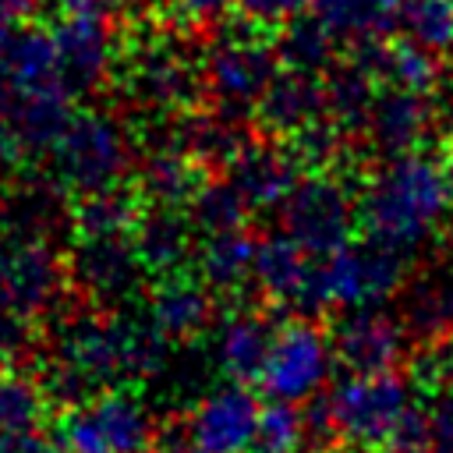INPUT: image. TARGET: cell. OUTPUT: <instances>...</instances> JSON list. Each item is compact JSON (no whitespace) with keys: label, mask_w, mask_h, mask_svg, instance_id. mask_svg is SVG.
<instances>
[{"label":"cell","mask_w":453,"mask_h":453,"mask_svg":"<svg viewBox=\"0 0 453 453\" xmlns=\"http://www.w3.org/2000/svg\"><path fill=\"white\" fill-rule=\"evenodd\" d=\"M209 329H212V340H209L212 365L234 382L258 379L269 340H273V322L255 308H234L223 319H212Z\"/></svg>","instance_id":"21"},{"label":"cell","mask_w":453,"mask_h":453,"mask_svg":"<svg viewBox=\"0 0 453 453\" xmlns=\"http://www.w3.org/2000/svg\"><path fill=\"white\" fill-rule=\"evenodd\" d=\"M156 421L142 396L131 389H99L78 403H67L57 442L64 453H142L152 442Z\"/></svg>","instance_id":"8"},{"label":"cell","mask_w":453,"mask_h":453,"mask_svg":"<svg viewBox=\"0 0 453 453\" xmlns=\"http://www.w3.org/2000/svg\"><path fill=\"white\" fill-rule=\"evenodd\" d=\"M425 418H428L432 453H453V386L432 393V403L425 407Z\"/></svg>","instance_id":"42"},{"label":"cell","mask_w":453,"mask_h":453,"mask_svg":"<svg viewBox=\"0 0 453 453\" xmlns=\"http://www.w3.org/2000/svg\"><path fill=\"white\" fill-rule=\"evenodd\" d=\"M280 212L283 234L294 237L315 258L347 244L357 223V202L350 198L347 184L329 170H304Z\"/></svg>","instance_id":"11"},{"label":"cell","mask_w":453,"mask_h":453,"mask_svg":"<svg viewBox=\"0 0 453 453\" xmlns=\"http://www.w3.org/2000/svg\"><path fill=\"white\" fill-rule=\"evenodd\" d=\"M435 127V106L432 96L425 92H411V88H396V85H382L372 96L368 117L361 134L368 138V145L382 156H400V152H414L425 145V138Z\"/></svg>","instance_id":"17"},{"label":"cell","mask_w":453,"mask_h":453,"mask_svg":"<svg viewBox=\"0 0 453 453\" xmlns=\"http://www.w3.org/2000/svg\"><path fill=\"white\" fill-rule=\"evenodd\" d=\"M198 71H202V92L209 96V103L223 113L244 117L251 113L269 78L280 71L273 35L258 25H241L219 35L205 50V57L198 60Z\"/></svg>","instance_id":"7"},{"label":"cell","mask_w":453,"mask_h":453,"mask_svg":"<svg viewBox=\"0 0 453 453\" xmlns=\"http://www.w3.org/2000/svg\"><path fill=\"white\" fill-rule=\"evenodd\" d=\"M50 180L64 195H92L120 188L134 166V149L124 124L103 110H78L50 145Z\"/></svg>","instance_id":"3"},{"label":"cell","mask_w":453,"mask_h":453,"mask_svg":"<svg viewBox=\"0 0 453 453\" xmlns=\"http://www.w3.org/2000/svg\"><path fill=\"white\" fill-rule=\"evenodd\" d=\"M142 453H198L191 442H163V446H145Z\"/></svg>","instance_id":"47"},{"label":"cell","mask_w":453,"mask_h":453,"mask_svg":"<svg viewBox=\"0 0 453 453\" xmlns=\"http://www.w3.org/2000/svg\"><path fill=\"white\" fill-rule=\"evenodd\" d=\"M64 269L67 280L96 304H124L142 280L131 234H78Z\"/></svg>","instance_id":"13"},{"label":"cell","mask_w":453,"mask_h":453,"mask_svg":"<svg viewBox=\"0 0 453 453\" xmlns=\"http://www.w3.org/2000/svg\"><path fill=\"white\" fill-rule=\"evenodd\" d=\"M188 212H191V223L205 234V230L241 226L248 216V205L241 202L230 180H202V188L188 202Z\"/></svg>","instance_id":"36"},{"label":"cell","mask_w":453,"mask_h":453,"mask_svg":"<svg viewBox=\"0 0 453 453\" xmlns=\"http://www.w3.org/2000/svg\"><path fill=\"white\" fill-rule=\"evenodd\" d=\"M64 191L53 180H14L0 191V234L50 237L64 216Z\"/></svg>","instance_id":"29"},{"label":"cell","mask_w":453,"mask_h":453,"mask_svg":"<svg viewBox=\"0 0 453 453\" xmlns=\"http://www.w3.org/2000/svg\"><path fill=\"white\" fill-rule=\"evenodd\" d=\"M202 180L205 166H198L184 149L163 145L149 152L138 166V198L159 209H188Z\"/></svg>","instance_id":"26"},{"label":"cell","mask_w":453,"mask_h":453,"mask_svg":"<svg viewBox=\"0 0 453 453\" xmlns=\"http://www.w3.org/2000/svg\"><path fill=\"white\" fill-rule=\"evenodd\" d=\"M311 14L336 42H372L396 25V0H311Z\"/></svg>","instance_id":"30"},{"label":"cell","mask_w":453,"mask_h":453,"mask_svg":"<svg viewBox=\"0 0 453 453\" xmlns=\"http://www.w3.org/2000/svg\"><path fill=\"white\" fill-rule=\"evenodd\" d=\"M42 0H0V21H21L28 18Z\"/></svg>","instance_id":"45"},{"label":"cell","mask_w":453,"mask_h":453,"mask_svg":"<svg viewBox=\"0 0 453 453\" xmlns=\"http://www.w3.org/2000/svg\"><path fill=\"white\" fill-rule=\"evenodd\" d=\"M131 248L149 276L184 273L195 251V223L184 216V209L149 205V212H138L131 226Z\"/></svg>","instance_id":"22"},{"label":"cell","mask_w":453,"mask_h":453,"mask_svg":"<svg viewBox=\"0 0 453 453\" xmlns=\"http://www.w3.org/2000/svg\"><path fill=\"white\" fill-rule=\"evenodd\" d=\"M411 382L428 396L453 386V333L421 336L418 350L411 354Z\"/></svg>","instance_id":"39"},{"label":"cell","mask_w":453,"mask_h":453,"mask_svg":"<svg viewBox=\"0 0 453 453\" xmlns=\"http://www.w3.org/2000/svg\"><path fill=\"white\" fill-rule=\"evenodd\" d=\"M357 219L368 241L414 255L453 219V166L432 152H400L365 180Z\"/></svg>","instance_id":"1"},{"label":"cell","mask_w":453,"mask_h":453,"mask_svg":"<svg viewBox=\"0 0 453 453\" xmlns=\"http://www.w3.org/2000/svg\"><path fill=\"white\" fill-rule=\"evenodd\" d=\"M396 25L403 39L432 50H453V0H396Z\"/></svg>","instance_id":"34"},{"label":"cell","mask_w":453,"mask_h":453,"mask_svg":"<svg viewBox=\"0 0 453 453\" xmlns=\"http://www.w3.org/2000/svg\"><path fill=\"white\" fill-rule=\"evenodd\" d=\"M276 46V60L290 71H308V74H326L336 64V39L329 35V28L311 14H297L287 25L276 28L273 35Z\"/></svg>","instance_id":"32"},{"label":"cell","mask_w":453,"mask_h":453,"mask_svg":"<svg viewBox=\"0 0 453 453\" xmlns=\"http://www.w3.org/2000/svg\"><path fill=\"white\" fill-rule=\"evenodd\" d=\"M46 414V393L25 375H11L0 368V432L35 428Z\"/></svg>","instance_id":"37"},{"label":"cell","mask_w":453,"mask_h":453,"mask_svg":"<svg viewBox=\"0 0 453 453\" xmlns=\"http://www.w3.org/2000/svg\"><path fill=\"white\" fill-rule=\"evenodd\" d=\"M244 142L248 134L241 127V117L209 106V110H184L170 145L184 149L198 166L212 170V166H226Z\"/></svg>","instance_id":"27"},{"label":"cell","mask_w":453,"mask_h":453,"mask_svg":"<svg viewBox=\"0 0 453 453\" xmlns=\"http://www.w3.org/2000/svg\"><path fill=\"white\" fill-rule=\"evenodd\" d=\"M50 35L67 96H92L106 85L117 64V42L103 11H96L88 0H57Z\"/></svg>","instance_id":"10"},{"label":"cell","mask_w":453,"mask_h":453,"mask_svg":"<svg viewBox=\"0 0 453 453\" xmlns=\"http://www.w3.org/2000/svg\"><path fill=\"white\" fill-rule=\"evenodd\" d=\"M407 283V255L379 244H340L329 255L315 258L311 269V311L322 308H365V304H386L396 297Z\"/></svg>","instance_id":"5"},{"label":"cell","mask_w":453,"mask_h":453,"mask_svg":"<svg viewBox=\"0 0 453 453\" xmlns=\"http://www.w3.org/2000/svg\"><path fill=\"white\" fill-rule=\"evenodd\" d=\"M96 11H103L106 18H124V14H131L142 0H88Z\"/></svg>","instance_id":"46"},{"label":"cell","mask_w":453,"mask_h":453,"mask_svg":"<svg viewBox=\"0 0 453 453\" xmlns=\"http://www.w3.org/2000/svg\"><path fill=\"white\" fill-rule=\"evenodd\" d=\"M251 113L269 138L283 142V138L297 134L301 127L326 117V81H322V74L283 67L269 78V85L255 99Z\"/></svg>","instance_id":"18"},{"label":"cell","mask_w":453,"mask_h":453,"mask_svg":"<svg viewBox=\"0 0 453 453\" xmlns=\"http://www.w3.org/2000/svg\"><path fill=\"white\" fill-rule=\"evenodd\" d=\"M113 71L120 78L124 99L156 117L191 110L202 92L198 60L191 57L188 42L173 32L138 35L134 42L117 50Z\"/></svg>","instance_id":"4"},{"label":"cell","mask_w":453,"mask_h":453,"mask_svg":"<svg viewBox=\"0 0 453 453\" xmlns=\"http://www.w3.org/2000/svg\"><path fill=\"white\" fill-rule=\"evenodd\" d=\"M311 269H315V255H308L287 234H273L255 244L251 283L262 290L265 301L280 308L311 311Z\"/></svg>","instance_id":"19"},{"label":"cell","mask_w":453,"mask_h":453,"mask_svg":"<svg viewBox=\"0 0 453 453\" xmlns=\"http://www.w3.org/2000/svg\"><path fill=\"white\" fill-rule=\"evenodd\" d=\"M311 0H237V11L248 18V25H258L265 32L287 25L290 18L304 14Z\"/></svg>","instance_id":"41"},{"label":"cell","mask_w":453,"mask_h":453,"mask_svg":"<svg viewBox=\"0 0 453 453\" xmlns=\"http://www.w3.org/2000/svg\"><path fill=\"white\" fill-rule=\"evenodd\" d=\"M354 60L379 85H396V88H411V92L432 96L439 88V81H442L439 53H432V50L411 42V39L389 42L382 35V39H372V42H357L354 46Z\"/></svg>","instance_id":"23"},{"label":"cell","mask_w":453,"mask_h":453,"mask_svg":"<svg viewBox=\"0 0 453 453\" xmlns=\"http://www.w3.org/2000/svg\"><path fill=\"white\" fill-rule=\"evenodd\" d=\"M322 81H326V117H329L347 138H350V134H361L379 81H375L354 57L333 64Z\"/></svg>","instance_id":"31"},{"label":"cell","mask_w":453,"mask_h":453,"mask_svg":"<svg viewBox=\"0 0 453 453\" xmlns=\"http://www.w3.org/2000/svg\"><path fill=\"white\" fill-rule=\"evenodd\" d=\"M283 142H287V149L294 152V159L301 163V170H329V166H336V159L343 156L347 134H343L329 117H322V120L301 127L297 134H290V138H283Z\"/></svg>","instance_id":"38"},{"label":"cell","mask_w":453,"mask_h":453,"mask_svg":"<svg viewBox=\"0 0 453 453\" xmlns=\"http://www.w3.org/2000/svg\"><path fill=\"white\" fill-rule=\"evenodd\" d=\"M403 326L407 333L435 336L453 333V255L439 258L418 280L403 283Z\"/></svg>","instance_id":"28"},{"label":"cell","mask_w":453,"mask_h":453,"mask_svg":"<svg viewBox=\"0 0 453 453\" xmlns=\"http://www.w3.org/2000/svg\"><path fill=\"white\" fill-rule=\"evenodd\" d=\"M407 326L382 304L347 308L333 333V357L347 372H393L407 357Z\"/></svg>","instance_id":"14"},{"label":"cell","mask_w":453,"mask_h":453,"mask_svg":"<svg viewBox=\"0 0 453 453\" xmlns=\"http://www.w3.org/2000/svg\"><path fill=\"white\" fill-rule=\"evenodd\" d=\"M0 88L7 92H50L64 88L60 85V67H57V50L53 35L35 25H18L11 28L7 57L0 67Z\"/></svg>","instance_id":"25"},{"label":"cell","mask_w":453,"mask_h":453,"mask_svg":"<svg viewBox=\"0 0 453 453\" xmlns=\"http://www.w3.org/2000/svg\"><path fill=\"white\" fill-rule=\"evenodd\" d=\"M170 7L184 25H216L237 7V0H170Z\"/></svg>","instance_id":"43"},{"label":"cell","mask_w":453,"mask_h":453,"mask_svg":"<svg viewBox=\"0 0 453 453\" xmlns=\"http://www.w3.org/2000/svg\"><path fill=\"white\" fill-rule=\"evenodd\" d=\"M226 180L248 205V212H273L287 202L297 177L304 173L287 142L276 138H248L234 159L223 166Z\"/></svg>","instance_id":"16"},{"label":"cell","mask_w":453,"mask_h":453,"mask_svg":"<svg viewBox=\"0 0 453 453\" xmlns=\"http://www.w3.org/2000/svg\"><path fill=\"white\" fill-rule=\"evenodd\" d=\"M145 319L170 343L195 340L216 319L212 315V290L198 276H184V273L156 276V287L149 290V301H145Z\"/></svg>","instance_id":"20"},{"label":"cell","mask_w":453,"mask_h":453,"mask_svg":"<svg viewBox=\"0 0 453 453\" xmlns=\"http://www.w3.org/2000/svg\"><path fill=\"white\" fill-rule=\"evenodd\" d=\"M329 439L375 453L400 414L411 407V386L393 372H347L326 400H319Z\"/></svg>","instance_id":"6"},{"label":"cell","mask_w":453,"mask_h":453,"mask_svg":"<svg viewBox=\"0 0 453 453\" xmlns=\"http://www.w3.org/2000/svg\"><path fill=\"white\" fill-rule=\"evenodd\" d=\"M304 439H308V421L297 411V403L273 400L269 407L258 411L251 453H297Z\"/></svg>","instance_id":"35"},{"label":"cell","mask_w":453,"mask_h":453,"mask_svg":"<svg viewBox=\"0 0 453 453\" xmlns=\"http://www.w3.org/2000/svg\"><path fill=\"white\" fill-rule=\"evenodd\" d=\"M64 283V258L50 248L46 237L0 234V311L32 322L57 308Z\"/></svg>","instance_id":"12"},{"label":"cell","mask_w":453,"mask_h":453,"mask_svg":"<svg viewBox=\"0 0 453 453\" xmlns=\"http://www.w3.org/2000/svg\"><path fill=\"white\" fill-rule=\"evenodd\" d=\"M297 453H301V449H297Z\"/></svg>","instance_id":"48"},{"label":"cell","mask_w":453,"mask_h":453,"mask_svg":"<svg viewBox=\"0 0 453 453\" xmlns=\"http://www.w3.org/2000/svg\"><path fill=\"white\" fill-rule=\"evenodd\" d=\"M336 368L329 333L311 319H290L273 326V340L258 372V382L273 400L308 403L315 400Z\"/></svg>","instance_id":"9"},{"label":"cell","mask_w":453,"mask_h":453,"mask_svg":"<svg viewBox=\"0 0 453 453\" xmlns=\"http://www.w3.org/2000/svg\"><path fill=\"white\" fill-rule=\"evenodd\" d=\"M255 237L241 226H223V230H205L202 241H195V269L198 280L212 294H237L251 283V262H255Z\"/></svg>","instance_id":"24"},{"label":"cell","mask_w":453,"mask_h":453,"mask_svg":"<svg viewBox=\"0 0 453 453\" xmlns=\"http://www.w3.org/2000/svg\"><path fill=\"white\" fill-rule=\"evenodd\" d=\"M120 379H127L120 315L113 319L99 311L64 315L53 329L42 393H50L60 403H78Z\"/></svg>","instance_id":"2"},{"label":"cell","mask_w":453,"mask_h":453,"mask_svg":"<svg viewBox=\"0 0 453 453\" xmlns=\"http://www.w3.org/2000/svg\"><path fill=\"white\" fill-rule=\"evenodd\" d=\"M138 219V195H127L120 188L110 191H92L81 195L78 205L71 209V226L74 234H131Z\"/></svg>","instance_id":"33"},{"label":"cell","mask_w":453,"mask_h":453,"mask_svg":"<svg viewBox=\"0 0 453 453\" xmlns=\"http://www.w3.org/2000/svg\"><path fill=\"white\" fill-rule=\"evenodd\" d=\"M375 453H432L425 407L411 403V407L400 414V421L389 428V435L382 439V446H379Z\"/></svg>","instance_id":"40"},{"label":"cell","mask_w":453,"mask_h":453,"mask_svg":"<svg viewBox=\"0 0 453 453\" xmlns=\"http://www.w3.org/2000/svg\"><path fill=\"white\" fill-rule=\"evenodd\" d=\"M258 400L248 382L226 379L223 386L202 393V400L188 411L184 432L198 453H251Z\"/></svg>","instance_id":"15"},{"label":"cell","mask_w":453,"mask_h":453,"mask_svg":"<svg viewBox=\"0 0 453 453\" xmlns=\"http://www.w3.org/2000/svg\"><path fill=\"white\" fill-rule=\"evenodd\" d=\"M0 453H64L57 439L35 428H18V432H0Z\"/></svg>","instance_id":"44"}]
</instances>
